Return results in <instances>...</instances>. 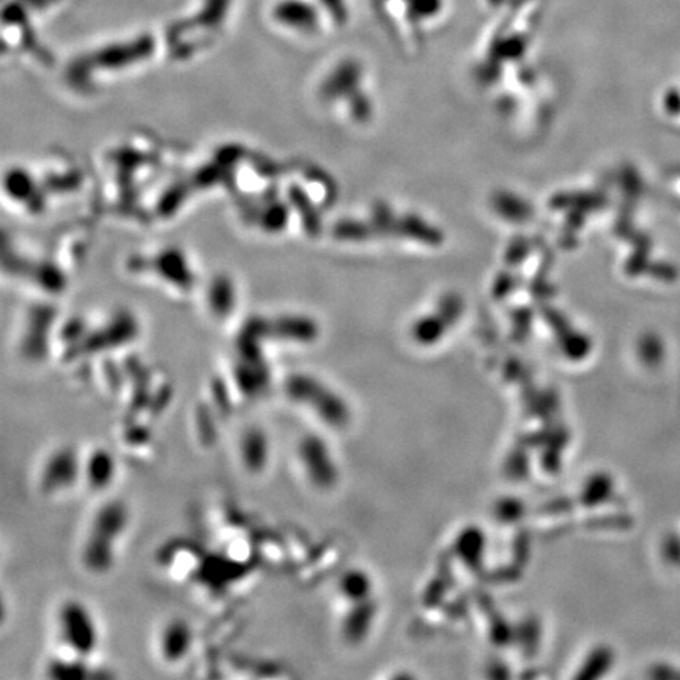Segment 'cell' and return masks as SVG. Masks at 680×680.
I'll return each instance as SVG.
<instances>
[{
	"label": "cell",
	"instance_id": "obj_5",
	"mask_svg": "<svg viewBox=\"0 0 680 680\" xmlns=\"http://www.w3.org/2000/svg\"><path fill=\"white\" fill-rule=\"evenodd\" d=\"M82 470L84 460H81L77 450L71 446H61L53 450L43 463L40 489L48 495L69 490L82 479Z\"/></svg>",
	"mask_w": 680,
	"mask_h": 680
},
{
	"label": "cell",
	"instance_id": "obj_7",
	"mask_svg": "<svg viewBox=\"0 0 680 680\" xmlns=\"http://www.w3.org/2000/svg\"><path fill=\"white\" fill-rule=\"evenodd\" d=\"M271 457V442L266 432L260 427L246 430L239 440V458L246 470L259 474L266 470Z\"/></svg>",
	"mask_w": 680,
	"mask_h": 680
},
{
	"label": "cell",
	"instance_id": "obj_6",
	"mask_svg": "<svg viewBox=\"0 0 680 680\" xmlns=\"http://www.w3.org/2000/svg\"><path fill=\"white\" fill-rule=\"evenodd\" d=\"M194 643V632L184 619H172L159 633V653L164 660L178 663L190 655Z\"/></svg>",
	"mask_w": 680,
	"mask_h": 680
},
{
	"label": "cell",
	"instance_id": "obj_3",
	"mask_svg": "<svg viewBox=\"0 0 680 680\" xmlns=\"http://www.w3.org/2000/svg\"><path fill=\"white\" fill-rule=\"evenodd\" d=\"M57 624L61 641L76 653V657H89L98 646V627L89 608L77 602L69 600L61 606L57 614Z\"/></svg>",
	"mask_w": 680,
	"mask_h": 680
},
{
	"label": "cell",
	"instance_id": "obj_9",
	"mask_svg": "<svg viewBox=\"0 0 680 680\" xmlns=\"http://www.w3.org/2000/svg\"><path fill=\"white\" fill-rule=\"evenodd\" d=\"M372 619H374V606L368 602V599L356 602L344 620V626H342L344 636L348 641L358 643L368 633Z\"/></svg>",
	"mask_w": 680,
	"mask_h": 680
},
{
	"label": "cell",
	"instance_id": "obj_2",
	"mask_svg": "<svg viewBox=\"0 0 680 680\" xmlns=\"http://www.w3.org/2000/svg\"><path fill=\"white\" fill-rule=\"evenodd\" d=\"M284 393L288 401L311 409L320 421L334 429L344 427L350 421L347 401L311 375H290L284 385Z\"/></svg>",
	"mask_w": 680,
	"mask_h": 680
},
{
	"label": "cell",
	"instance_id": "obj_11",
	"mask_svg": "<svg viewBox=\"0 0 680 680\" xmlns=\"http://www.w3.org/2000/svg\"><path fill=\"white\" fill-rule=\"evenodd\" d=\"M51 676L57 679H81L85 676L84 673V665L81 663V657L76 661H59L51 668Z\"/></svg>",
	"mask_w": 680,
	"mask_h": 680
},
{
	"label": "cell",
	"instance_id": "obj_10",
	"mask_svg": "<svg viewBox=\"0 0 680 680\" xmlns=\"http://www.w3.org/2000/svg\"><path fill=\"white\" fill-rule=\"evenodd\" d=\"M340 592L350 602H362L368 599L370 594V581L368 575L360 571H350L340 579Z\"/></svg>",
	"mask_w": 680,
	"mask_h": 680
},
{
	"label": "cell",
	"instance_id": "obj_8",
	"mask_svg": "<svg viewBox=\"0 0 680 680\" xmlns=\"http://www.w3.org/2000/svg\"><path fill=\"white\" fill-rule=\"evenodd\" d=\"M117 463L109 450L95 449L84 460L82 479L92 490H106L116 481Z\"/></svg>",
	"mask_w": 680,
	"mask_h": 680
},
{
	"label": "cell",
	"instance_id": "obj_1",
	"mask_svg": "<svg viewBox=\"0 0 680 680\" xmlns=\"http://www.w3.org/2000/svg\"><path fill=\"white\" fill-rule=\"evenodd\" d=\"M128 523L130 510L120 499H110L96 510L82 545V564L87 571L102 575L112 569L116 563L117 545Z\"/></svg>",
	"mask_w": 680,
	"mask_h": 680
},
{
	"label": "cell",
	"instance_id": "obj_4",
	"mask_svg": "<svg viewBox=\"0 0 680 680\" xmlns=\"http://www.w3.org/2000/svg\"><path fill=\"white\" fill-rule=\"evenodd\" d=\"M296 456L307 481L312 483L313 487L327 490L336 485L339 477L337 465L334 462L329 446L321 436L313 433L303 436L298 442Z\"/></svg>",
	"mask_w": 680,
	"mask_h": 680
}]
</instances>
